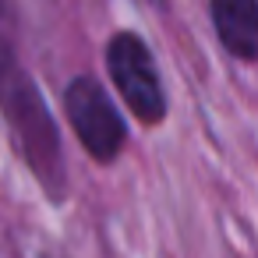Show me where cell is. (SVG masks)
<instances>
[{
  "mask_svg": "<svg viewBox=\"0 0 258 258\" xmlns=\"http://www.w3.org/2000/svg\"><path fill=\"white\" fill-rule=\"evenodd\" d=\"M0 110L11 120V131H15L32 173L43 180L50 198H60L64 159H60L57 124H53V117L39 96V85L18 68L4 29H0Z\"/></svg>",
  "mask_w": 258,
  "mask_h": 258,
  "instance_id": "1",
  "label": "cell"
},
{
  "mask_svg": "<svg viewBox=\"0 0 258 258\" xmlns=\"http://www.w3.org/2000/svg\"><path fill=\"white\" fill-rule=\"evenodd\" d=\"M106 71H110L113 89L120 92V103L127 106V113L135 120H142L145 127L163 124L166 89H163V75L156 68V57L142 36L113 32L106 43Z\"/></svg>",
  "mask_w": 258,
  "mask_h": 258,
  "instance_id": "2",
  "label": "cell"
},
{
  "mask_svg": "<svg viewBox=\"0 0 258 258\" xmlns=\"http://www.w3.org/2000/svg\"><path fill=\"white\" fill-rule=\"evenodd\" d=\"M64 113L89 159L106 166L124 152L127 124L120 120V110L99 78H92V75L71 78L64 89Z\"/></svg>",
  "mask_w": 258,
  "mask_h": 258,
  "instance_id": "3",
  "label": "cell"
},
{
  "mask_svg": "<svg viewBox=\"0 0 258 258\" xmlns=\"http://www.w3.org/2000/svg\"><path fill=\"white\" fill-rule=\"evenodd\" d=\"M209 18L230 57L258 64V0H209Z\"/></svg>",
  "mask_w": 258,
  "mask_h": 258,
  "instance_id": "4",
  "label": "cell"
}]
</instances>
